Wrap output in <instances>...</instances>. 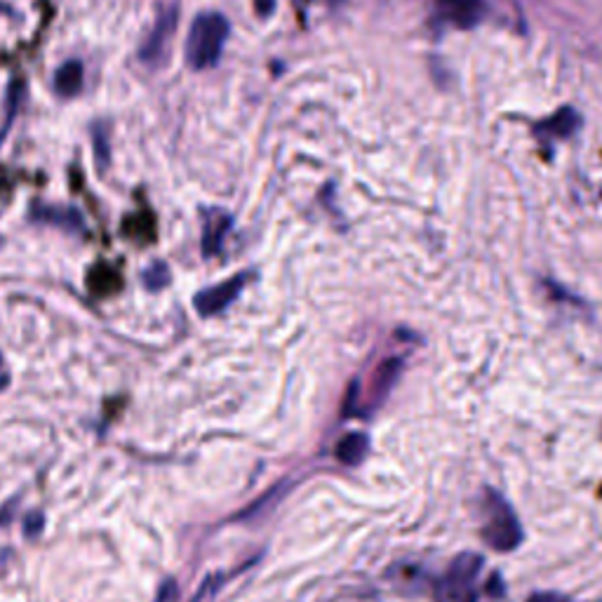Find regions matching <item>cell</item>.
I'll use <instances>...</instances> for the list:
<instances>
[{"mask_svg":"<svg viewBox=\"0 0 602 602\" xmlns=\"http://www.w3.org/2000/svg\"><path fill=\"white\" fill-rule=\"evenodd\" d=\"M480 537L492 551L511 553L523 543V525L509 501L497 490H485L480 499Z\"/></svg>","mask_w":602,"mask_h":602,"instance_id":"obj_1","label":"cell"},{"mask_svg":"<svg viewBox=\"0 0 602 602\" xmlns=\"http://www.w3.org/2000/svg\"><path fill=\"white\" fill-rule=\"evenodd\" d=\"M228 38V22L220 12L198 14L186 38V62L191 68L203 71L220 62Z\"/></svg>","mask_w":602,"mask_h":602,"instance_id":"obj_2","label":"cell"},{"mask_svg":"<svg viewBox=\"0 0 602 602\" xmlns=\"http://www.w3.org/2000/svg\"><path fill=\"white\" fill-rule=\"evenodd\" d=\"M482 565L485 561L478 553L468 551L456 555L436 586V602H478V577Z\"/></svg>","mask_w":602,"mask_h":602,"instance_id":"obj_3","label":"cell"},{"mask_svg":"<svg viewBox=\"0 0 602 602\" xmlns=\"http://www.w3.org/2000/svg\"><path fill=\"white\" fill-rule=\"evenodd\" d=\"M252 280L250 271H240L234 278H228L220 285H212V288L200 290L193 297V306L196 311L203 315V318H212V315H220L222 311H226L228 306L234 304V301L240 297V292L246 290V285Z\"/></svg>","mask_w":602,"mask_h":602,"instance_id":"obj_4","label":"cell"},{"mask_svg":"<svg viewBox=\"0 0 602 602\" xmlns=\"http://www.w3.org/2000/svg\"><path fill=\"white\" fill-rule=\"evenodd\" d=\"M400 365H403V363H400L398 358H389V361H384V363L377 367V372H375V375H372V379H369L367 396L361 400V405H363L361 414H369L372 410H377V407L384 403V398L389 396L391 386L396 384V379H398V375H400V369H403Z\"/></svg>","mask_w":602,"mask_h":602,"instance_id":"obj_5","label":"cell"},{"mask_svg":"<svg viewBox=\"0 0 602 602\" xmlns=\"http://www.w3.org/2000/svg\"><path fill=\"white\" fill-rule=\"evenodd\" d=\"M175 24H177L175 10L163 14V17L158 20L153 34L149 36V42L145 46V50H141V60L149 62V64L165 62L167 46H170V40H172V34H175Z\"/></svg>","mask_w":602,"mask_h":602,"instance_id":"obj_6","label":"cell"},{"mask_svg":"<svg viewBox=\"0 0 602 602\" xmlns=\"http://www.w3.org/2000/svg\"><path fill=\"white\" fill-rule=\"evenodd\" d=\"M442 20L459 26L473 28L482 17V0H438Z\"/></svg>","mask_w":602,"mask_h":602,"instance_id":"obj_7","label":"cell"},{"mask_svg":"<svg viewBox=\"0 0 602 602\" xmlns=\"http://www.w3.org/2000/svg\"><path fill=\"white\" fill-rule=\"evenodd\" d=\"M228 228H231V217L228 214L212 210L205 217V231H203V254L205 256H214L220 254L224 236L228 234Z\"/></svg>","mask_w":602,"mask_h":602,"instance_id":"obj_8","label":"cell"},{"mask_svg":"<svg viewBox=\"0 0 602 602\" xmlns=\"http://www.w3.org/2000/svg\"><path fill=\"white\" fill-rule=\"evenodd\" d=\"M369 452V440L367 436L363 434H349V436H343L339 440V446L335 450L337 459L341 464H347V466H358L363 462V459L367 456Z\"/></svg>","mask_w":602,"mask_h":602,"instance_id":"obj_9","label":"cell"},{"mask_svg":"<svg viewBox=\"0 0 602 602\" xmlns=\"http://www.w3.org/2000/svg\"><path fill=\"white\" fill-rule=\"evenodd\" d=\"M83 88V64L71 60L54 76V90L62 97H76Z\"/></svg>","mask_w":602,"mask_h":602,"instance_id":"obj_10","label":"cell"},{"mask_svg":"<svg viewBox=\"0 0 602 602\" xmlns=\"http://www.w3.org/2000/svg\"><path fill=\"white\" fill-rule=\"evenodd\" d=\"M577 127V111H561L555 118H551L543 130H547L551 137H567L569 133H575Z\"/></svg>","mask_w":602,"mask_h":602,"instance_id":"obj_11","label":"cell"},{"mask_svg":"<svg viewBox=\"0 0 602 602\" xmlns=\"http://www.w3.org/2000/svg\"><path fill=\"white\" fill-rule=\"evenodd\" d=\"M167 283H170V268L163 262H158L145 271V285L149 290H163Z\"/></svg>","mask_w":602,"mask_h":602,"instance_id":"obj_12","label":"cell"},{"mask_svg":"<svg viewBox=\"0 0 602 602\" xmlns=\"http://www.w3.org/2000/svg\"><path fill=\"white\" fill-rule=\"evenodd\" d=\"M24 529H26V535H28V537L40 535V529H42V515H40V513H38V515H36V513L28 515Z\"/></svg>","mask_w":602,"mask_h":602,"instance_id":"obj_13","label":"cell"},{"mask_svg":"<svg viewBox=\"0 0 602 602\" xmlns=\"http://www.w3.org/2000/svg\"><path fill=\"white\" fill-rule=\"evenodd\" d=\"M527 602H575V600H569L565 595H557V593H535Z\"/></svg>","mask_w":602,"mask_h":602,"instance_id":"obj_14","label":"cell"},{"mask_svg":"<svg viewBox=\"0 0 602 602\" xmlns=\"http://www.w3.org/2000/svg\"><path fill=\"white\" fill-rule=\"evenodd\" d=\"M271 8H274V0H256V10H260L262 14H268Z\"/></svg>","mask_w":602,"mask_h":602,"instance_id":"obj_15","label":"cell"},{"mask_svg":"<svg viewBox=\"0 0 602 602\" xmlns=\"http://www.w3.org/2000/svg\"><path fill=\"white\" fill-rule=\"evenodd\" d=\"M0 369H3V355H0Z\"/></svg>","mask_w":602,"mask_h":602,"instance_id":"obj_16","label":"cell"}]
</instances>
